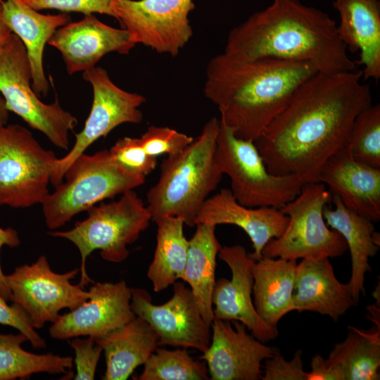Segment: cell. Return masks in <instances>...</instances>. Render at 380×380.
Returning <instances> with one entry per match:
<instances>
[{"label":"cell","mask_w":380,"mask_h":380,"mask_svg":"<svg viewBox=\"0 0 380 380\" xmlns=\"http://www.w3.org/2000/svg\"><path fill=\"white\" fill-rule=\"evenodd\" d=\"M362 71L317 72L254 141L267 170L316 182L324 163L343 147L356 117L372 103Z\"/></svg>","instance_id":"6da1fadb"},{"label":"cell","mask_w":380,"mask_h":380,"mask_svg":"<svg viewBox=\"0 0 380 380\" xmlns=\"http://www.w3.org/2000/svg\"><path fill=\"white\" fill-rule=\"evenodd\" d=\"M224 52L241 59L308 63L318 72L356 70L327 13L299 0H273L229 33Z\"/></svg>","instance_id":"7a4b0ae2"},{"label":"cell","mask_w":380,"mask_h":380,"mask_svg":"<svg viewBox=\"0 0 380 380\" xmlns=\"http://www.w3.org/2000/svg\"><path fill=\"white\" fill-rule=\"evenodd\" d=\"M317 72L308 63L246 60L223 52L207 65L203 92L217 107L222 122L238 138L255 141Z\"/></svg>","instance_id":"3957f363"},{"label":"cell","mask_w":380,"mask_h":380,"mask_svg":"<svg viewBox=\"0 0 380 380\" xmlns=\"http://www.w3.org/2000/svg\"><path fill=\"white\" fill-rule=\"evenodd\" d=\"M219 128L220 119L210 118L191 144L162 161L158 180L147 193L153 221L171 216L196 226L201 206L222 177L215 159Z\"/></svg>","instance_id":"277c9868"},{"label":"cell","mask_w":380,"mask_h":380,"mask_svg":"<svg viewBox=\"0 0 380 380\" xmlns=\"http://www.w3.org/2000/svg\"><path fill=\"white\" fill-rule=\"evenodd\" d=\"M87 212V217L75 222L72 229L48 233L67 239L77 248L81 257L78 284L82 287L94 282L86 269L92 252L99 250L101 258L108 262L124 261L129 255L127 246L139 239L152 220L147 206L134 190L121 194L118 201L101 202Z\"/></svg>","instance_id":"5b68a950"},{"label":"cell","mask_w":380,"mask_h":380,"mask_svg":"<svg viewBox=\"0 0 380 380\" xmlns=\"http://www.w3.org/2000/svg\"><path fill=\"white\" fill-rule=\"evenodd\" d=\"M64 182L42 203L46 227L51 231L64 226L74 216L88 211L98 203L141 186L146 177L117 164L109 150L84 153L66 170Z\"/></svg>","instance_id":"8992f818"},{"label":"cell","mask_w":380,"mask_h":380,"mask_svg":"<svg viewBox=\"0 0 380 380\" xmlns=\"http://www.w3.org/2000/svg\"><path fill=\"white\" fill-rule=\"evenodd\" d=\"M215 159L231 180L236 200L249 208H281L300 192L303 182L295 175L269 172L253 141L238 138L220 120Z\"/></svg>","instance_id":"52a82bcc"},{"label":"cell","mask_w":380,"mask_h":380,"mask_svg":"<svg viewBox=\"0 0 380 380\" xmlns=\"http://www.w3.org/2000/svg\"><path fill=\"white\" fill-rule=\"evenodd\" d=\"M331 194L322 182L303 184L300 194L281 207L289 222L281 236L264 247L262 256L286 260L319 259L343 255L347 244L337 231L329 228L324 216Z\"/></svg>","instance_id":"ba28073f"},{"label":"cell","mask_w":380,"mask_h":380,"mask_svg":"<svg viewBox=\"0 0 380 380\" xmlns=\"http://www.w3.org/2000/svg\"><path fill=\"white\" fill-rule=\"evenodd\" d=\"M32 81L27 50L20 38L12 34L0 49V93L6 106L54 146L68 150L69 132L77 125V119L61 106L57 96L50 104L40 101Z\"/></svg>","instance_id":"9c48e42d"},{"label":"cell","mask_w":380,"mask_h":380,"mask_svg":"<svg viewBox=\"0 0 380 380\" xmlns=\"http://www.w3.org/2000/svg\"><path fill=\"white\" fill-rule=\"evenodd\" d=\"M58 158L27 128L0 126V205L25 208L44 202Z\"/></svg>","instance_id":"30bf717a"},{"label":"cell","mask_w":380,"mask_h":380,"mask_svg":"<svg viewBox=\"0 0 380 380\" xmlns=\"http://www.w3.org/2000/svg\"><path fill=\"white\" fill-rule=\"evenodd\" d=\"M79 271L56 273L46 257L41 255L31 265L16 267L5 277L11 300L25 311L33 327L39 329L47 322H55L61 310L75 309L89 298V291L71 283Z\"/></svg>","instance_id":"8fae6325"},{"label":"cell","mask_w":380,"mask_h":380,"mask_svg":"<svg viewBox=\"0 0 380 380\" xmlns=\"http://www.w3.org/2000/svg\"><path fill=\"white\" fill-rule=\"evenodd\" d=\"M82 77L92 87L91 110L83 129L75 134L72 148L56 161L51 178L54 187L63 182L65 173L72 162L96 141L106 137L122 124H139L143 120L139 107L146 101L144 96L118 87L107 71L101 67L95 66L83 72Z\"/></svg>","instance_id":"7c38bea8"},{"label":"cell","mask_w":380,"mask_h":380,"mask_svg":"<svg viewBox=\"0 0 380 380\" xmlns=\"http://www.w3.org/2000/svg\"><path fill=\"white\" fill-rule=\"evenodd\" d=\"M193 0H116L118 20L137 44L177 56L193 35Z\"/></svg>","instance_id":"4fadbf2b"},{"label":"cell","mask_w":380,"mask_h":380,"mask_svg":"<svg viewBox=\"0 0 380 380\" xmlns=\"http://www.w3.org/2000/svg\"><path fill=\"white\" fill-rule=\"evenodd\" d=\"M132 310L146 320L159 336V345L192 348L203 353L208 348L210 326L203 319L191 290L181 281L173 284V295L156 305L144 289L132 288Z\"/></svg>","instance_id":"5bb4252c"},{"label":"cell","mask_w":380,"mask_h":380,"mask_svg":"<svg viewBox=\"0 0 380 380\" xmlns=\"http://www.w3.org/2000/svg\"><path fill=\"white\" fill-rule=\"evenodd\" d=\"M89 298L69 312L60 315L49 328L55 339L90 336L101 339L136 317L132 310V288L125 281L94 282Z\"/></svg>","instance_id":"9a60e30c"},{"label":"cell","mask_w":380,"mask_h":380,"mask_svg":"<svg viewBox=\"0 0 380 380\" xmlns=\"http://www.w3.org/2000/svg\"><path fill=\"white\" fill-rule=\"evenodd\" d=\"M210 343L199 359L207 364L212 380H258L262 362L272 357L274 348L259 341L239 321L214 319Z\"/></svg>","instance_id":"2e32d148"},{"label":"cell","mask_w":380,"mask_h":380,"mask_svg":"<svg viewBox=\"0 0 380 380\" xmlns=\"http://www.w3.org/2000/svg\"><path fill=\"white\" fill-rule=\"evenodd\" d=\"M217 255L229 266L232 279L215 281L212 295L214 319L239 321L263 343L275 339L279 335L277 328L267 324L253 304L251 268L254 260L241 245L222 246Z\"/></svg>","instance_id":"e0dca14e"},{"label":"cell","mask_w":380,"mask_h":380,"mask_svg":"<svg viewBox=\"0 0 380 380\" xmlns=\"http://www.w3.org/2000/svg\"><path fill=\"white\" fill-rule=\"evenodd\" d=\"M47 44L60 51L69 75L95 67L109 53L128 54L136 45L127 30L109 26L94 14L59 27Z\"/></svg>","instance_id":"ac0fdd59"},{"label":"cell","mask_w":380,"mask_h":380,"mask_svg":"<svg viewBox=\"0 0 380 380\" xmlns=\"http://www.w3.org/2000/svg\"><path fill=\"white\" fill-rule=\"evenodd\" d=\"M316 182H322L331 196L372 222L380 220V168L356 160L346 144L319 170Z\"/></svg>","instance_id":"d6986e66"},{"label":"cell","mask_w":380,"mask_h":380,"mask_svg":"<svg viewBox=\"0 0 380 380\" xmlns=\"http://www.w3.org/2000/svg\"><path fill=\"white\" fill-rule=\"evenodd\" d=\"M289 217L274 207L249 208L240 204L229 189H222L209 196L201 206L196 219L197 224H233L241 228L249 236L253 252L249 257L256 261L262 258V250L272 239L281 235Z\"/></svg>","instance_id":"ffe728a7"},{"label":"cell","mask_w":380,"mask_h":380,"mask_svg":"<svg viewBox=\"0 0 380 380\" xmlns=\"http://www.w3.org/2000/svg\"><path fill=\"white\" fill-rule=\"evenodd\" d=\"M355 305L348 284L336 279L328 258L297 264L292 311L317 312L337 322Z\"/></svg>","instance_id":"44dd1931"},{"label":"cell","mask_w":380,"mask_h":380,"mask_svg":"<svg viewBox=\"0 0 380 380\" xmlns=\"http://www.w3.org/2000/svg\"><path fill=\"white\" fill-rule=\"evenodd\" d=\"M0 9L5 23L27 50L34 91L38 96H46L50 84L44 69V47L57 29L70 22V15L42 14L23 0H4Z\"/></svg>","instance_id":"7402d4cb"},{"label":"cell","mask_w":380,"mask_h":380,"mask_svg":"<svg viewBox=\"0 0 380 380\" xmlns=\"http://www.w3.org/2000/svg\"><path fill=\"white\" fill-rule=\"evenodd\" d=\"M340 22L337 32L347 50L360 52L365 80L380 78V1L334 0Z\"/></svg>","instance_id":"603a6c76"},{"label":"cell","mask_w":380,"mask_h":380,"mask_svg":"<svg viewBox=\"0 0 380 380\" xmlns=\"http://www.w3.org/2000/svg\"><path fill=\"white\" fill-rule=\"evenodd\" d=\"M331 202L334 208L325 205L323 216L327 224L341 234L350 251L352 272L348 284L357 304L360 294L365 296V277L371 271L369 258L376 255L380 236L371 220L348 209L339 197L331 196Z\"/></svg>","instance_id":"cb8c5ba5"},{"label":"cell","mask_w":380,"mask_h":380,"mask_svg":"<svg viewBox=\"0 0 380 380\" xmlns=\"http://www.w3.org/2000/svg\"><path fill=\"white\" fill-rule=\"evenodd\" d=\"M297 260L262 256L253 261V295L255 310L268 325L277 327L292 311Z\"/></svg>","instance_id":"d4e9b609"},{"label":"cell","mask_w":380,"mask_h":380,"mask_svg":"<svg viewBox=\"0 0 380 380\" xmlns=\"http://www.w3.org/2000/svg\"><path fill=\"white\" fill-rule=\"evenodd\" d=\"M104 353L106 369L102 379L126 380L144 365L159 345V336L144 319L136 316L123 327L96 340Z\"/></svg>","instance_id":"484cf974"},{"label":"cell","mask_w":380,"mask_h":380,"mask_svg":"<svg viewBox=\"0 0 380 380\" xmlns=\"http://www.w3.org/2000/svg\"><path fill=\"white\" fill-rule=\"evenodd\" d=\"M189 240L186 266L182 277L190 286L197 308L210 326L214 319L212 295L215 284L216 258L222 247L215 236L216 226L197 224Z\"/></svg>","instance_id":"4316f807"},{"label":"cell","mask_w":380,"mask_h":380,"mask_svg":"<svg viewBox=\"0 0 380 380\" xmlns=\"http://www.w3.org/2000/svg\"><path fill=\"white\" fill-rule=\"evenodd\" d=\"M157 224L156 246L147 277L155 292H160L182 279L187 260L189 240L184 234L183 220L166 216Z\"/></svg>","instance_id":"83f0119b"},{"label":"cell","mask_w":380,"mask_h":380,"mask_svg":"<svg viewBox=\"0 0 380 380\" xmlns=\"http://www.w3.org/2000/svg\"><path fill=\"white\" fill-rule=\"evenodd\" d=\"M346 338L334 346L327 362L342 372L345 380H379V329L365 331L348 326Z\"/></svg>","instance_id":"f1b7e54d"},{"label":"cell","mask_w":380,"mask_h":380,"mask_svg":"<svg viewBox=\"0 0 380 380\" xmlns=\"http://www.w3.org/2000/svg\"><path fill=\"white\" fill-rule=\"evenodd\" d=\"M27 341V337L20 332L18 334H0V380L25 379L42 372L70 375L72 357L51 353H30L21 347Z\"/></svg>","instance_id":"f546056e"},{"label":"cell","mask_w":380,"mask_h":380,"mask_svg":"<svg viewBox=\"0 0 380 380\" xmlns=\"http://www.w3.org/2000/svg\"><path fill=\"white\" fill-rule=\"evenodd\" d=\"M138 380H208L205 362L194 360L186 348H156L144 365Z\"/></svg>","instance_id":"4dcf8cb0"},{"label":"cell","mask_w":380,"mask_h":380,"mask_svg":"<svg viewBox=\"0 0 380 380\" xmlns=\"http://www.w3.org/2000/svg\"><path fill=\"white\" fill-rule=\"evenodd\" d=\"M346 145L357 161L380 168V105L362 111L352 125Z\"/></svg>","instance_id":"1f68e13d"},{"label":"cell","mask_w":380,"mask_h":380,"mask_svg":"<svg viewBox=\"0 0 380 380\" xmlns=\"http://www.w3.org/2000/svg\"><path fill=\"white\" fill-rule=\"evenodd\" d=\"M109 152L113 160L120 166L145 177L157 165V158L146 152L139 137H125L119 139L109 149Z\"/></svg>","instance_id":"d6a6232c"},{"label":"cell","mask_w":380,"mask_h":380,"mask_svg":"<svg viewBox=\"0 0 380 380\" xmlns=\"http://www.w3.org/2000/svg\"><path fill=\"white\" fill-rule=\"evenodd\" d=\"M146 152L155 158L174 155L194 140V137L168 127L150 126L139 137Z\"/></svg>","instance_id":"836d02e7"},{"label":"cell","mask_w":380,"mask_h":380,"mask_svg":"<svg viewBox=\"0 0 380 380\" xmlns=\"http://www.w3.org/2000/svg\"><path fill=\"white\" fill-rule=\"evenodd\" d=\"M36 11L54 9L62 12H78L84 15L105 14L118 20L116 0H23Z\"/></svg>","instance_id":"e575fe53"},{"label":"cell","mask_w":380,"mask_h":380,"mask_svg":"<svg viewBox=\"0 0 380 380\" xmlns=\"http://www.w3.org/2000/svg\"><path fill=\"white\" fill-rule=\"evenodd\" d=\"M72 338L70 346L75 351L76 373L75 380H93L97 365L103 352L101 346L96 339L90 336Z\"/></svg>","instance_id":"d590c367"},{"label":"cell","mask_w":380,"mask_h":380,"mask_svg":"<svg viewBox=\"0 0 380 380\" xmlns=\"http://www.w3.org/2000/svg\"><path fill=\"white\" fill-rule=\"evenodd\" d=\"M302 350H297L293 358L286 360L280 351L274 350L272 357L265 360L262 380H305Z\"/></svg>","instance_id":"8d00e7d4"},{"label":"cell","mask_w":380,"mask_h":380,"mask_svg":"<svg viewBox=\"0 0 380 380\" xmlns=\"http://www.w3.org/2000/svg\"><path fill=\"white\" fill-rule=\"evenodd\" d=\"M0 324L11 327L23 334L31 345L36 348H44L45 340L33 327L25 311L17 303L9 305L0 293Z\"/></svg>","instance_id":"74e56055"},{"label":"cell","mask_w":380,"mask_h":380,"mask_svg":"<svg viewBox=\"0 0 380 380\" xmlns=\"http://www.w3.org/2000/svg\"><path fill=\"white\" fill-rule=\"evenodd\" d=\"M310 367V372H305V380H345L341 370L329 364L320 355L312 357Z\"/></svg>","instance_id":"f35d334b"},{"label":"cell","mask_w":380,"mask_h":380,"mask_svg":"<svg viewBox=\"0 0 380 380\" xmlns=\"http://www.w3.org/2000/svg\"><path fill=\"white\" fill-rule=\"evenodd\" d=\"M20 243V239L17 231L13 228L3 229L0 227V253L4 246L11 248L18 247ZM0 293L7 301L11 300L10 289L6 284L5 274L1 267L0 262Z\"/></svg>","instance_id":"ab89813d"},{"label":"cell","mask_w":380,"mask_h":380,"mask_svg":"<svg viewBox=\"0 0 380 380\" xmlns=\"http://www.w3.org/2000/svg\"><path fill=\"white\" fill-rule=\"evenodd\" d=\"M12 32L5 23L0 9V49L10 39Z\"/></svg>","instance_id":"60d3db41"},{"label":"cell","mask_w":380,"mask_h":380,"mask_svg":"<svg viewBox=\"0 0 380 380\" xmlns=\"http://www.w3.org/2000/svg\"><path fill=\"white\" fill-rule=\"evenodd\" d=\"M9 118V110L6 106L3 96L0 94V126L7 125Z\"/></svg>","instance_id":"b9f144b4"},{"label":"cell","mask_w":380,"mask_h":380,"mask_svg":"<svg viewBox=\"0 0 380 380\" xmlns=\"http://www.w3.org/2000/svg\"><path fill=\"white\" fill-rule=\"evenodd\" d=\"M3 1H4V0H0V8H1V6L2 5Z\"/></svg>","instance_id":"7bdbcfd3"}]
</instances>
